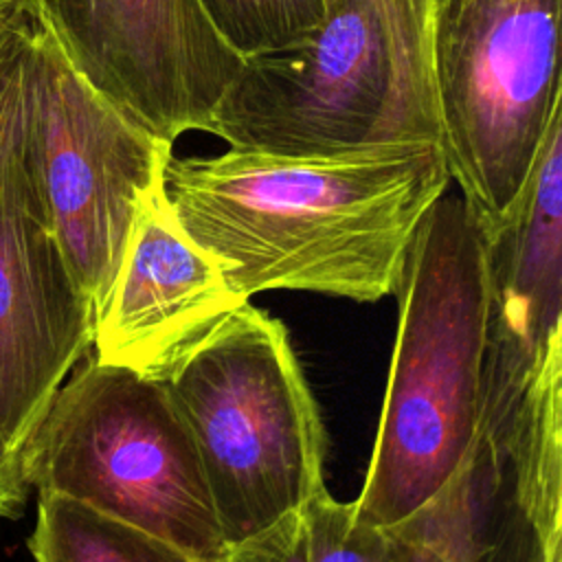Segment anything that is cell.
I'll return each mask as SVG.
<instances>
[{
  "label": "cell",
  "instance_id": "obj_16",
  "mask_svg": "<svg viewBox=\"0 0 562 562\" xmlns=\"http://www.w3.org/2000/svg\"><path fill=\"white\" fill-rule=\"evenodd\" d=\"M334 0H325L329 4ZM380 9L402 83L404 101L424 130V134L437 140V123L432 110V94L428 83L426 64V26H428V0H371Z\"/></svg>",
  "mask_w": 562,
  "mask_h": 562
},
{
  "label": "cell",
  "instance_id": "obj_5",
  "mask_svg": "<svg viewBox=\"0 0 562 562\" xmlns=\"http://www.w3.org/2000/svg\"><path fill=\"white\" fill-rule=\"evenodd\" d=\"M560 18L562 0H428L437 145L481 231L509 213L562 114Z\"/></svg>",
  "mask_w": 562,
  "mask_h": 562
},
{
  "label": "cell",
  "instance_id": "obj_13",
  "mask_svg": "<svg viewBox=\"0 0 562 562\" xmlns=\"http://www.w3.org/2000/svg\"><path fill=\"white\" fill-rule=\"evenodd\" d=\"M35 562H195L180 547L75 498L37 492Z\"/></svg>",
  "mask_w": 562,
  "mask_h": 562
},
{
  "label": "cell",
  "instance_id": "obj_4",
  "mask_svg": "<svg viewBox=\"0 0 562 562\" xmlns=\"http://www.w3.org/2000/svg\"><path fill=\"white\" fill-rule=\"evenodd\" d=\"M18 452L35 492L136 525L195 562H224L198 448L162 380L79 360Z\"/></svg>",
  "mask_w": 562,
  "mask_h": 562
},
{
  "label": "cell",
  "instance_id": "obj_11",
  "mask_svg": "<svg viewBox=\"0 0 562 562\" xmlns=\"http://www.w3.org/2000/svg\"><path fill=\"white\" fill-rule=\"evenodd\" d=\"M241 303L213 257L180 228L160 184L94 312V358L162 380Z\"/></svg>",
  "mask_w": 562,
  "mask_h": 562
},
{
  "label": "cell",
  "instance_id": "obj_18",
  "mask_svg": "<svg viewBox=\"0 0 562 562\" xmlns=\"http://www.w3.org/2000/svg\"><path fill=\"white\" fill-rule=\"evenodd\" d=\"M29 31L11 46V50L0 61V167L20 130L24 88V44Z\"/></svg>",
  "mask_w": 562,
  "mask_h": 562
},
{
  "label": "cell",
  "instance_id": "obj_3",
  "mask_svg": "<svg viewBox=\"0 0 562 562\" xmlns=\"http://www.w3.org/2000/svg\"><path fill=\"white\" fill-rule=\"evenodd\" d=\"M162 382L198 448L226 544L325 487V426L279 318L241 303Z\"/></svg>",
  "mask_w": 562,
  "mask_h": 562
},
{
  "label": "cell",
  "instance_id": "obj_12",
  "mask_svg": "<svg viewBox=\"0 0 562 562\" xmlns=\"http://www.w3.org/2000/svg\"><path fill=\"white\" fill-rule=\"evenodd\" d=\"M490 321L483 386L518 395L562 362V114L509 209L483 231Z\"/></svg>",
  "mask_w": 562,
  "mask_h": 562
},
{
  "label": "cell",
  "instance_id": "obj_14",
  "mask_svg": "<svg viewBox=\"0 0 562 562\" xmlns=\"http://www.w3.org/2000/svg\"><path fill=\"white\" fill-rule=\"evenodd\" d=\"M217 35L241 59L283 48L314 31L325 0H198Z\"/></svg>",
  "mask_w": 562,
  "mask_h": 562
},
{
  "label": "cell",
  "instance_id": "obj_15",
  "mask_svg": "<svg viewBox=\"0 0 562 562\" xmlns=\"http://www.w3.org/2000/svg\"><path fill=\"white\" fill-rule=\"evenodd\" d=\"M299 512L307 531V562H384L386 527L360 522L353 501H336L323 487Z\"/></svg>",
  "mask_w": 562,
  "mask_h": 562
},
{
  "label": "cell",
  "instance_id": "obj_8",
  "mask_svg": "<svg viewBox=\"0 0 562 562\" xmlns=\"http://www.w3.org/2000/svg\"><path fill=\"white\" fill-rule=\"evenodd\" d=\"M33 15L99 94L169 145L204 132L244 61L198 0H35Z\"/></svg>",
  "mask_w": 562,
  "mask_h": 562
},
{
  "label": "cell",
  "instance_id": "obj_9",
  "mask_svg": "<svg viewBox=\"0 0 562 562\" xmlns=\"http://www.w3.org/2000/svg\"><path fill=\"white\" fill-rule=\"evenodd\" d=\"M92 334L94 305L48 226L18 130L0 167V439L9 448L22 446Z\"/></svg>",
  "mask_w": 562,
  "mask_h": 562
},
{
  "label": "cell",
  "instance_id": "obj_10",
  "mask_svg": "<svg viewBox=\"0 0 562 562\" xmlns=\"http://www.w3.org/2000/svg\"><path fill=\"white\" fill-rule=\"evenodd\" d=\"M384 562H562V454L479 422L446 485L386 527Z\"/></svg>",
  "mask_w": 562,
  "mask_h": 562
},
{
  "label": "cell",
  "instance_id": "obj_19",
  "mask_svg": "<svg viewBox=\"0 0 562 562\" xmlns=\"http://www.w3.org/2000/svg\"><path fill=\"white\" fill-rule=\"evenodd\" d=\"M31 492L20 452L0 439V518H18Z\"/></svg>",
  "mask_w": 562,
  "mask_h": 562
},
{
  "label": "cell",
  "instance_id": "obj_1",
  "mask_svg": "<svg viewBox=\"0 0 562 562\" xmlns=\"http://www.w3.org/2000/svg\"><path fill=\"white\" fill-rule=\"evenodd\" d=\"M448 187L430 140L310 158L171 151L162 169L176 222L244 301L270 290L360 303L393 294L424 213Z\"/></svg>",
  "mask_w": 562,
  "mask_h": 562
},
{
  "label": "cell",
  "instance_id": "obj_2",
  "mask_svg": "<svg viewBox=\"0 0 562 562\" xmlns=\"http://www.w3.org/2000/svg\"><path fill=\"white\" fill-rule=\"evenodd\" d=\"M397 334L356 518L391 527L430 501L468 454L487 351L483 231L448 189L424 213L402 263Z\"/></svg>",
  "mask_w": 562,
  "mask_h": 562
},
{
  "label": "cell",
  "instance_id": "obj_7",
  "mask_svg": "<svg viewBox=\"0 0 562 562\" xmlns=\"http://www.w3.org/2000/svg\"><path fill=\"white\" fill-rule=\"evenodd\" d=\"M204 132L233 149L288 158L430 140L404 101L371 0H334L305 37L244 57Z\"/></svg>",
  "mask_w": 562,
  "mask_h": 562
},
{
  "label": "cell",
  "instance_id": "obj_20",
  "mask_svg": "<svg viewBox=\"0 0 562 562\" xmlns=\"http://www.w3.org/2000/svg\"><path fill=\"white\" fill-rule=\"evenodd\" d=\"M33 15L20 0H0V61L29 31Z\"/></svg>",
  "mask_w": 562,
  "mask_h": 562
},
{
  "label": "cell",
  "instance_id": "obj_21",
  "mask_svg": "<svg viewBox=\"0 0 562 562\" xmlns=\"http://www.w3.org/2000/svg\"><path fill=\"white\" fill-rule=\"evenodd\" d=\"M20 2H22V4L29 9V13H31V15L35 13V0H20Z\"/></svg>",
  "mask_w": 562,
  "mask_h": 562
},
{
  "label": "cell",
  "instance_id": "obj_17",
  "mask_svg": "<svg viewBox=\"0 0 562 562\" xmlns=\"http://www.w3.org/2000/svg\"><path fill=\"white\" fill-rule=\"evenodd\" d=\"M224 562H307V531L299 509L266 529L231 542Z\"/></svg>",
  "mask_w": 562,
  "mask_h": 562
},
{
  "label": "cell",
  "instance_id": "obj_6",
  "mask_svg": "<svg viewBox=\"0 0 562 562\" xmlns=\"http://www.w3.org/2000/svg\"><path fill=\"white\" fill-rule=\"evenodd\" d=\"M20 145L48 226L97 312L173 145L99 94L35 15L24 44Z\"/></svg>",
  "mask_w": 562,
  "mask_h": 562
}]
</instances>
